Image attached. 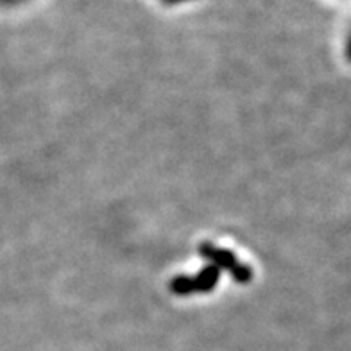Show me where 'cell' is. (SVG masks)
I'll return each instance as SVG.
<instances>
[{
  "instance_id": "6da1fadb",
  "label": "cell",
  "mask_w": 351,
  "mask_h": 351,
  "mask_svg": "<svg viewBox=\"0 0 351 351\" xmlns=\"http://www.w3.org/2000/svg\"><path fill=\"white\" fill-rule=\"evenodd\" d=\"M201 254H204L206 258H210L213 262V265L215 267H222V269H228L231 274H233V278H235L237 282H241V283H245V282H250L251 280V271L247 267H244L242 263H239V260L233 256L231 253H228V251L224 250H217L215 245L212 244H203L201 245Z\"/></svg>"
},
{
  "instance_id": "7a4b0ae2",
  "label": "cell",
  "mask_w": 351,
  "mask_h": 351,
  "mask_svg": "<svg viewBox=\"0 0 351 351\" xmlns=\"http://www.w3.org/2000/svg\"><path fill=\"white\" fill-rule=\"evenodd\" d=\"M219 271L215 265L206 267L197 278H176L172 282V291L176 294H192V292H206L212 291L213 285L219 280Z\"/></svg>"
}]
</instances>
